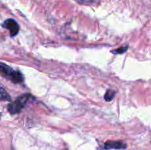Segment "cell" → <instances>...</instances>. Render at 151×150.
Listing matches in <instances>:
<instances>
[{
  "mask_svg": "<svg viewBox=\"0 0 151 150\" xmlns=\"http://www.w3.org/2000/svg\"><path fill=\"white\" fill-rule=\"evenodd\" d=\"M126 144L122 141H107L104 144L105 149H124L126 148Z\"/></svg>",
  "mask_w": 151,
  "mask_h": 150,
  "instance_id": "277c9868",
  "label": "cell"
},
{
  "mask_svg": "<svg viewBox=\"0 0 151 150\" xmlns=\"http://www.w3.org/2000/svg\"><path fill=\"white\" fill-rule=\"evenodd\" d=\"M2 26L5 29L10 30V36L14 37L19 33V26L17 22L12 19H8L4 21L2 24Z\"/></svg>",
  "mask_w": 151,
  "mask_h": 150,
  "instance_id": "3957f363",
  "label": "cell"
},
{
  "mask_svg": "<svg viewBox=\"0 0 151 150\" xmlns=\"http://www.w3.org/2000/svg\"><path fill=\"white\" fill-rule=\"evenodd\" d=\"M75 1L81 4H91L94 3V0H75Z\"/></svg>",
  "mask_w": 151,
  "mask_h": 150,
  "instance_id": "ba28073f",
  "label": "cell"
},
{
  "mask_svg": "<svg viewBox=\"0 0 151 150\" xmlns=\"http://www.w3.org/2000/svg\"><path fill=\"white\" fill-rule=\"evenodd\" d=\"M128 46H121V47H119V49H116L113 50L111 52L113 53V54H122V53H124L126 51V50L128 49Z\"/></svg>",
  "mask_w": 151,
  "mask_h": 150,
  "instance_id": "52a82bcc",
  "label": "cell"
},
{
  "mask_svg": "<svg viewBox=\"0 0 151 150\" xmlns=\"http://www.w3.org/2000/svg\"><path fill=\"white\" fill-rule=\"evenodd\" d=\"M31 96L29 94H26L21 95L18 97L13 102H11L7 105V110L9 113L11 114H16V113H20L22 110L23 107L29 99V97Z\"/></svg>",
  "mask_w": 151,
  "mask_h": 150,
  "instance_id": "7a4b0ae2",
  "label": "cell"
},
{
  "mask_svg": "<svg viewBox=\"0 0 151 150\" xmlns=\"http://www.w3.org/2000/svg\"><path fill=\"white\" fill-rule=\"evenodd\" d=\"M0 74L14 83L23 82V76L20 72L14 71L10 66L3 63H0Z\"/></svg>",
  "mask_w": 151,
  "mask_h": 150,
  "instance_id": "6da1fadb",
  "label": "cell"
},
{
  "mask_svg": "<svg viewBox=\"0 0 151 150\" xmlns=\"http://www.w3.org/2000/svg\"><path fill=\"white\" fill-rule=\"evenodd\" d=\"M0 100L6 101H11V97H10V94L4 88H1V87H0Z\"/></svg>",
  "mask_w": 151,
  "mask_h": 150,
  "instance_id": "5b68a950",
  "label": "cell"
},
{
  "mask_svg": "<svg viewBox=\"0 0 151 150\" xmlns=\"http://www.w3.org/2000/svg\"><path fill=\"white\" fill-rule=\"evenodd\" d=\"M115 94H116V92H115L114 91H112V90H108L104 96L105 100L107 101H111V100L114 99V97Z\"/></svg>",
  "mask_w": 151,
  "mask_h": 150,
  "instance_id": "8992f818",
  "label": "cell"
}]
</instances>
